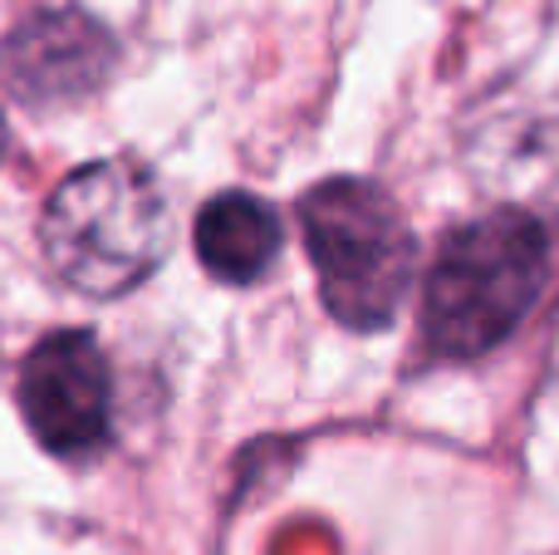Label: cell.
<instances>
[{"label": "cell", "instance_id": "cell-3", "mask_svg": "<svg viewBox=\"0 0 559 555\" xmlns=\"http://www.w3.org/2000/svg\"><path fill=\"white\" fill-rule=\"evenodd\" d=\"M299 226L329 315L348 330H383L417 271V241L393 197L368 177H329L305 192Z\"/></svg>", "mask_w": 559, "mask_h": 555}, {"label": "cell", "instance_id": "cell-7", "mask_svg": "<svg viewBox=\"0 0 559 555\" xmlns=\"http://www.w3.org/2000/svg\"><path fill=\"white\" fill-rule=\"evenodd\" d=\"M0 157H5V118H0Z\"/></svg>", "mask_w": 559, "mask_h": 555}, {"label": "cell", "instance_id": "cell-5", "mask_svg": "<svg viewBox=\"0 0 559 555\" xmlns=\"http://www.w3.org/2000/svg\"><path fill=\"white\" fill-rule=\"evenodd\" d=\"M118 45L84 10H35L0 45V74L10 94L35 108H59L104 88Z\"/></svg>", "mask_w": 559, "mask_h": 555}, {"label": "cell", "instance_id": "cell-4", "mask_svg": "<svg viewBox=\"0 0 559 555\" xmlns=\"http://www.w3.org/2000/svg\"><path fill=\"white\" fill-rule=\"evenodd\" d=\"M20 413L55 458H94L108 442L114 374L94 334L59 330L20 364Z\"/></svg>", "mask_w": 559, "mask_h": 555}, {"label": "cell", "instance_id": "cell-2", "mask_svg": "<svg viewBox=\"0 0 559 555\" xmlns=\"http://www.w3.org/2000/svg\"><path fill=\"white\" fill-rule=\"evenodd\" d=\"M39 246L79 295L114 300L153 275L167 251V197L133 157H104L55 187L39 216Z\"/></svg>", "mask_w": 559, "mask_h": 555}, {"label": "cell", "instance_id": "cell-6", "mask_svg": "<svg viewBox=\"0 0 559 555\" xmlns=\"http://www.w3.org/2000/svg\"><path fill=\"white\" fill-rule=\"evenodd\" d=\"M197 261L226 285L261 281L280 256V216L251 192H222L197 212Z\"/></svg>", "mask_w": 559, "mask_h": 555}, {"label": "cell", "instance_id": "cell-1", "mask_svg": "<svg viewBox=\"0 0 559 555\" xmlns=\"http://www.w3.org/2000/svg\"><path fill=\"white\" fill-rule=\"evenodd\" d=\"M550 281V232L531 212H501L456 226L423 285V340L442 359L496 350L531 315Z\"/></svg>", "mask_w": 559, "mask_h": 555}]
</instances>
